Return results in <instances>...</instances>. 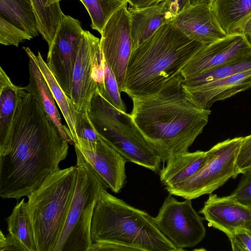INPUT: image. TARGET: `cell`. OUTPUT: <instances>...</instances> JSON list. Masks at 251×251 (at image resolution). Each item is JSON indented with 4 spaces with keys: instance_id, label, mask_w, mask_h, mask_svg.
<instances>
[{
    "instance_id": "27",
    "label": "cell",
    "mask_w": 251,
    "mask_h": 251,
    "mask_svg": "<svg viewBox=\"0 0 251 251\" xmlns=\"http://www.w3.org/2000/svg\"><path fill=\"white\" fill-rule=\"evenodd\" d=\"M251 69V52L218 67L184 78L185 87H195Z\"/></svg>"
},
{
    "instance_id": "39",
    "label": "cell",
    "mask_w": 251,
    "mask_h": 251,
    "mask_svg": "<svg viewBox=\"0 0 251 251\" xmlns=\"http://www.w3.org/2000/svg\"><path fill=\"white\" fill-rule=\"evenodd\" d=\"M239 33L244 34L251 44V17L243 25Z\"/></svg>"
},
{
    "instance_id": "14",
    "label": "cell",
    "mask_w": 251,
    "mask_h": 251,
    "mask_svg": "<svg viewBox=\"0 0 251 251\" xmlns=\"http://www.w3.org/2000/svg\"><path fill=\"white\" fill-rule=\"evenodd\" d=\"M74 146L107 188L115 193L119 192L126 182L125 166L128 161L101 137L97 142L78 139Z\"/></svg>"
},
{
    "instance_id": "32",
    "label": "cell",
    "mask_w": 251,
    "mask_h": 251,
    "mask_svg": "<svg viewBox=\"0 0 251 251\" xmlns=\"http://www.w3.org/2000/svg\"><path fill=\"white\" fill-rule=\"evenodd\" d=\"M242 174L240 182L229 196L232 199L251 206V169Z\"/></svg>"
},
{
    "instance_id": "24",
    "label": "cell",
    "mask_w": 251,
    "mask_h": 251,
    "mask_svg": "<svg viewBox=\"0 0 251 251\" xmlns=\"http://www.w3.org/2000/svg\"><path fill=\"white\" fill-rule=\"evenodd\" d=\"M0 17L36 37L38 35L36 18L30 0H0Z\"/></svg>"
},
{
    "instance_id": "6",
    "label": "cell",
    "mask_w": 251,
    "mask_h": 251,
    "mask_svg": "<svg viewBox=\"0 0 251 251\" xmlns=\"http://www.w3.org/2000/svg\"><path fill=\"white\" fill-rule=\"evenodd\" d=\"M88 113L100 137L128 161L156 173L160 171L161 158L137 129L130 114L118 109L98 90Z\"/></svg>"
},
{
    "instance_id": "23",
    "label": "cell",
    "mask_w": 251,
    "mask_h": 251,
    "mask_svg": "<svg viewBox=\"0 0 251 251\" xmlns=\"http://www.w3.org/2000/svg\"><path fill=\"white\" fill-rule=\"evenodd\" d=\"M210 7L228 35L239 33L251 17V0H213Z\"/></svg>"
},
{
    "instance_id": "33",
    "label": "cell",
    "mask_w": 251,
    "mask_h": 251,
    "mask_svg": "<svg viewBox=\"0 0 251 251\" xmlns=\"http://www.w3.org/2000/svg\"><path fill=\"white\" fill-rule=\"evenodd\" d=\"M236 167L238 174L251 169V134L243 137L236 159Z\"/></svg>"
},
{
    "instance_id": "28",
    "label": "cell",
    "mask_w": 251,
    "mask_h": 251,
    "mask_svg": "<svg viewBox=\"0 0 251 251\" xmlns=\"http://www.w3.org/2000/svg\"><path fill=\"white\" fill-rule=\"evenodd\" d=\"M87 10L91 20V27L100 34L112 15L126 0H79Z\"/></svg>"
},
{
    "instance_id": "31",
    "label": "cell",
    "mask_w": 251,
    "mask_h": 251,
    "mask_svg": "<svg viewBox=\"0 0 251 251\" xmlns=\"http://www.w3.org/2000/svg\"><path fill=\"white\" fill-rule=\"evenodd\" d=\"M75 128L77 142L78 139L97 142L100 139V136L89 117L87 111L77 112Z\"/></svg>"
},
{
    "instance_id": "37",
    "label": "cell",
    "mask_w": 251,
    "mask_h": 251,
    "mask_svg": "<svg viewBox=\"0 0 251 251\" xmlns=\"http://www.w3.org/2000/svg\"><path fill=\"white\" fill-rule=\"evenodd\" d=\"M173 14L176 16L191 6L190 0H167Z\"/></svg>"
},
{
    "instance_id": "3",
    "label": "cell",
    "mask_w": 251,
    "mask_h": 251,
    "mask_svg": "<svg viewBox=\"0 0 251 251\" xmlns=\"http://www.w3.org/2000/svg\"><path fill=\"white\" fill-rule=\"evenodd\" d=\"M204 44L189 39L170 23L133 50L122 92L131 98L158 91Z\"/></svg>"
},
{
    "instance_id": "35",
    "label": "cell",
    "mask_w": 251,
    "mask_h": 251,
    "mask_svg": "<svg viewBox=\"0 0 251 251\" xmlns=\"http://www.w3.org/2000/svg\"><path fill=\"white\" fill-rule=\"evenodd\" d=\"M0 232V251H27L14 236L9 233L5 236L1 230Z\"/></svg>"
},
{
    "instance_id": "18",
    "label": "cell",
    "mask_w": 251,
    "mask_h": 251,
    "mask_svg": "<svg viewBox=\"0 0 251 251\" xmlns=\"http://www.w3.org/2000/svg\"><path fill=\"white\" fill-rule=\"evenodd\" d=\"M128 11L133 50L147 40L162 25L171 22L175 17L167 0L140 9L129 6Z\"/></svg>"
},
{
    "instance_id": "7",
    "label": "cell",
    "mask_w": 251,
    "mask_h": 251,
    "mask_svg": "<svg viewBox=\"0 0 251 251\" xmlns=\"http://www.w3.org/2000/svg\"><path fill=\"white\" fill-rule=\"evenodd\" d=\"M76 179L67 217L53 251H88L92 242L90 229L100 191L107 188L91 165L74 146Z\"/></svg>"
},
{
    "instance_id": "9",
    "label": "cell",
    "mask_w": 251,
    "mask_h": 251,
    "mask_svg": "<svg viewBox=\"0 0 251 251\" xmlns=\"http://www.w3.org/2000/svg\"><path fill=\"white\" fill-rule=\"evenodd\" d=\"M100 41L88 30L84 31L73 72L71 97L78 112L89 110L97 90L105 94L104 59Z\"/></svg>"
},
{
    "instance_id": "19",
    "label": "cell",
    "mask_w": 251,
    "mask_h": 251,
    "mask_svg": "<svg viewBox=\"0 0 251 251\" xmlns=\"http://www.w3.org/2000/svg\"><path fill=\"white\" fill-rule=\"evenodd\" d=\"M213 154L212 149L210 148L206 151H187L174 156L159 171L161 182L168 187L184 181L201 170Z\"/></svg>"
},
{
    "instance_id": "21",
    "label": "cell",
    "mask_w": 251,
    "mask_h": 251,
    "mask_svg": "<svg viewBox=\"0 0 251 251\" xmlns=\"http://www.w3.org/2000/svg\"><path fill=\"white\" fill-rule=\"evenodd\" d=\"M19 88L0 67V155L6 153L9 148L10 131L17 105Z\"/></svg>"
},
{
    "instance_id": "16",
    "label": "cell",
    "mask_w": 251,
    "mask_h": 251,
    "mask_svg": "<svg viewBox=\"0 0 251 251\" xmlns=\"http://www.w3.org/2000/svg\"><path fill=\"white\" fill-rule=\"evenodd\" d=\"M189 39L209 44L228 35L221 27L210 6L191 5L170 22Z\"/></svg>"
},
{
    "instance_id": "38",
    "label": "cell",
    "mask_w": 251,
    "mask_h": 251,
    "mask_svg": "<svg viewBox=\"0 0 251 251\" xmlns=\"http://www.w3.org/2000/svg\"><path fill=\"white\" fill-rule=\"evenodd\" d=\"M129 6L136 8H143L165 0H126Z\"/></svg>"
},
{
    "instance_id": "29",
    "label": "cell",
    "mask_w": 251,
    "mask_h": 251,
    "mask_svg": "<svg viewBox=\"0 0 251 251\" xmlns=\"http://www.w3.org/2000/svg\"><path fill=\"white\" fill-rule=\"evenodd\" d=\"M33 37L0 16V43L18 47L21 43Z\"/></svg>"
},
{
    "instance_id": "36",
    "label": "cell",
    "mask_w": 251,
    "mask_h": 251,
    "mask_svg": "<svg viewBox=\"0 0 251 251\" xmlns=\"http://www.w3.org/2000/svg\"><path fill=\"white\" fill-rule=\"evenodd\" d=\"M88 251H133L126 246L110 241H99L92 243Z\"/></svg>"
},
{
    "instance_id": "34",
    "label": "cell",
    "mask_w": 251,
    "mask_h": 251,
    "mask_svg": "<svg viewBox=\"0 0 251 251\" xmlns=\"http://www.w3.org/2000/svg\"><path fill=\"white\" fill-rule=\"evenodd\" d=\"M233 251H251V232L239 228L228 237Z\"/></svg>"
},
{
    "instance_id": "20",
    "label": "cell",
    "mask_w": 251,
    "mask_h": 251,
    "mask_svg": "<svg viewBox=\"0 0 251 251\" xmlns=\"http://www.w3.org/2000/svg\"><path fill=\"white\" fill-rule=\"evenodd\" d=\"M28 57L29 83L23 89L35 98L48 118L56 126L62 136L69 143L73 144L69 129L62 123L55 101L49 86L33 58L30 56Z\"/></svg>"
},
{
    "instance_id": "25",
    "label": "cell",
    "mask_w": 251,
    "mask_h": 251,
    "mask_svg": "<svg viewBox=\"0 0 251 251\" xmlns=\"http://www.w3.org/2000/svg\"><path fill=\"white\" fill-rule=\"evenodd\" d=\"M36 18L39 33L52 45L64 13L58 0H30Z\"/></svg>"
},
{
    "instance_id": "17",
    "label": "cell",
    "mask_w": 251,
    "mask_h": 251,
    "mask_svg": "<svg viewBox=\"0 0 251 251\" xmlns=\"http://www.w3.org/2000/svg\"><path fill=\"white\" fill-rule=\"evenodd\" d=\"M251 87V69L201 85L184 86L192 100L203 109H209L215 102Z\"/></svg>"
},
{
    "instance_id": "13",
    "label": "cell",
    "mask_w": 251,
    "mask_h": 251,
    "mask_svg": "<svg viewBox=\"0 0 251 251\" xmlns=\"http://www.w3.org/2000/svg\"><path fill=\"white\" fill-rule=\"evenodd\" d=\"M251 52V44L240 33L204 44L180 73L186 78L214 69Z\"/></svg>"
},
{
    "instance_id": "15",
    "label": "cell",
    "mask_w": 251,
    "mask_h": 251,
    "mask_svg": "<svg viewBox=\"0 0 251 251\" xmlns=\"http://www.w3.org/2000/svg\"><path fill=\"white\" fill-rule=\"evenodd\" d=\"M199 213L204 216L209 226L222 231L227 237L239 228L251 232V206L229 195L209 194Z\"/></svg>"
},
{
    "instance_id": "5",
    "label": "cell",
    "mask_w": 251,
    "mask_h": 251,
    "mask_svg": "<svg viewBox=\"0 0 251 251\" xmlns=\"http://www.w3.org/2000/svg\"><path fill=\"white\" fill-rule=\"evenodd\" d=\"M76 179V166L59 169L27 196L26 209L37 251H53L67 217Z\"/></svg>"
},
{
    "instance_id": "1",
    "label": "cell",
    "mask_w": 251,
    "mask_h": 251,
    "mask_svg": "<svg viewBox=\"0 0 251 251\" xmlns=\"http://www.w3.org/2000/svg\"><path fill=\"white\" fill-rule=\"evenodd\" d=\"M68 144L35 98L19 87L9 150L0 155V196L27 197L59 170Z\"/></svg>"
},
{
    "instance_id": "41",
    "label": "cell",
    "mask_w": 251,
    "mask_h": 251,
    "mask_svg": "<svg viewBox=\"0 0 251 251\" xmlns=\"http://www.w3.org/2000/svg\"><path fill=\"white\" fill-rule=\"evenodd\" d=\"M58 0L60 2V1L61 0Z\"/></svg>"
},
{
    "instance_id": "22",
    "label": "cell",
    "mask_w": 251,
    "mask_h": 251,
    "mask_svg": "<svg viewBox=\"0 0 251 251\" xmlns=\"http://www.w3.org/2000/svg\"><path fill=\"white\" fill-rule=\"evenodd\" d=\"M28 56L31 57L42 73L68 127L74 145L77 143L75 128L77 111L70 98L63 91L48 67L39 51L35 54L28 47H23Z\"/></svg>"
},
{
    "instance_id": "26",
    "label": "cell",
    "mask_w": 251,
    "mask_h": 251,
    "mask_svg": "<svg viewBox=\"0 0 251 251\" xmlns=\"http://www.w3.org/2000/svg\"><path fill=\"white\" fill-rule=\"evenodd\" d=\"M9 233L16 238L27 251H37L33 226L23 199L6 219Z\"/></svg>"
},
{
    "instance_id": "10",
    "label": "cell",
    "mask_w": 251,
    "mask_h": 251,
    "mask_svg": "<svg viewBox=\"0 0 251 251\" xmlns=\"http://www.w3.org/2000/svg\"><path fill=\"white\" fill-rule=\"evenodd\" d=\"M192 200L179 201L169 194L154 220L164 235L180 251L192 248L204 238V218L193 208Z\"/></svg>"
},
{
    "instance_id": "40",
    "label": "cell",
    "mask_w": 251,
    "mask_h": 251,
    "mask_svg": "<svg viewBox=\"0 0 251 251\" xmlns=\"http://www.w3.org/2000/svg\"><path fill=\"white\" fill-rule=\"evenodd\" d=\"M213 0H190L191 5H204L210 6Z\"/></svg>"
},
{
    "instance_id": "8",
    "label": "cell",
    "mask_w": 251,
    "mask_h": 251,
    "mask_svg": "<svg viewBox=\"0 0 251 251\" xmlns=\"http://www.w3.org/2000/svg\"><path fill=\"white\" fill-rule=\"evenodd\" d=\"M243 137L228 139L211 148L213 156L196 174L184 181L165 187L172 195L193 200L212 194L231 178L239 175L236 159Z\"/></svg>"
},
{
    "instance_id": "12",
    "label": "cell",
    "mask_w": 251,
    "mask_h": 251,
    "mask_svg": "<svg viewBox=\"0 0 251 251\" xmlns=\"http://www.w3.org/2000/svg\"><path fill=\"white\" fill-rule=\"evenodd\" d=\"M127 4L126 2L110 18L100 34V41L104 59L113 71L121 92L133 50Z\"/></svg>"
},
{
    "instance_id": "2",
    "label": "cell",
    "mask_w": 251,
    "mask_h": 251,
    "mask_svg": "<svg viewBox=\"0 0 251 251\" xmlns=\"http://www.w3.org/2000/svg\"><path fill=\"white\" fill-rule=\"evenodd\" d=\"M183 79L179 73L157 92L131 98L132 120L163 162L188 151L211 114L192 100Z\"/></svg>"
},
{
    "instance_id": "11",
    "label": "cell",
    "mask_w": 251,
    "mask_h": 251,
    "mask_svg": "<svg viewBox=\"0 0 251 251\" xmlns=\"http://www.w3.org/2000/svg\"><path fill=\"white\" fill-rule=\"evenodd\" d=\"M83 30L81 23L64 14L46 62L63 91L71 99L73 75Z\"/></svg>"
},
{
    "instance_id": "4",
    "label": "cell",
    "mask_w": 251,
    "mask_h": 251,
    "mask_svg": "<svg viewBox=\"0 0 251 251\" xmlns=\"http://www.w3.org/2000/svg\"><path fill=\"white\" fill-rule=\"evenodd\" d=\"M92 242L106 241L133 251H180L160 231L147 212L130 205L103 188L92 217Z\"/></svg>"
},
{
    "instance_id": "30",
    "label": "cell",
    "mask_w": 251,
    "mask_h": 251,
    "mask_svg": "<svg viewBox=\"0 0 251 251\" xmlns=\"http://www.w3.org/2000/svg\"><path fill=\"white\" fill-rule=\"evenodd\" d=\"M104 84L105 95L102 96L118 109L126 112L121 96V91L113 71L104 60Z\"/></svg>"
}]
</instances>
